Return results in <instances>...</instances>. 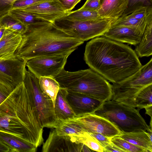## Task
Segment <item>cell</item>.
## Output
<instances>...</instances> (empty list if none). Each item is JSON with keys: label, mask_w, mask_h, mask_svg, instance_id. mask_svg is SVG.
Segmentation results:
<instances>
[{"label": "cell", "mask_w": 152, "mask_h": 152, "mask_svg": "<svg viewBox=\"0 0 152 152\" xmlns=\"http://www.w3.org/2000/svg\"><path fill=\"white\" fill-rule=\"evenodd\" d=\"M22 39L21 34L5 29L0 39V58L7 59L16 57L15 53Z\"/></svg>", "instance_id": "17"}, {"label": "cell", "mask_w": 152, "mask_h": 152, "mask_svg": "<svg viewBox=\"0 0 152 152\" xmlns=\"http://www.w3.org/2000/svg\"><path fill=\"white\" fill-rule=\"evenodd\" d=\"M101 37L86 46L84 58L90 68L113 83L125 80L140 69L142 65L130 47Z\"/></svg>", "instance_id": "1"}, {"label": "cell", "mask_w": 152, "mask_h": 152, "mask_svg": "<svg viewBox=\"0 0 152 152\" xmlns=\"http://www.w3.org/2000/svg\"><path fill=\"white\" fill-rule=\"evenodd\" d=\"M26 61L16 57L0 58V82L15 89L23 82Z\"/></svg>", "instance_id": "10"}, {"label": "cell", "mask_w": 152, "mask_h": 152, "mask_svg": "<svg viewBox=\"0 0 152 152\" xmlns=\"http://www.w3.org/2000/svg\"><path fill=\"white\" fill-rule=\"evenodd\" d=\"M55 129L60 136H78L86 132L80 124L72 119L58 120Z\"/></svg>", "instance_id": "20"}, {"label": "cell", "mask_w": 152, "mask_h": 152, "mask_svg": "<svg viewBox=\"0 0 152 152\" xmlns=\"http://www.w3.org/2000/svg\"><path fill=\"white\" fill-rule=\"evenodd\" d=\"M70 20L87 21L102 18L97 11L80 10L68 12L66 15L62 18Z\"/></svg>", "instance_id": "27"}, {"label": "cell", "mask_w": 152, "mask_h": 152, "mask_svg": "<svg viewBox=\"0 0 152 152\" xmlns=\"http://www.w3.org/2000/svg\"><path fill=\"white\" fill-rule=\"evenodd\" d=\"M72 119L80 124L88 133L101 134L112 138L118 136L122 132L108 120L94 113L76 117Z\"/></svg>", "instance_id": "11"}, {"label": "cell", "mask_w": 152, "mask_h": 152, "mask_svg": "<svg viewBox=\"0 0 152 152\" xmlns=\"http://www.w3.org/2000/svg\"><path fill=\"white\" fill-rule=\"evenodd\" d=\"M152 14V6H143L137 8L129 14L125 15L140 19L146 18Z\"/></svg>", "instance_id": "32"}, {"label": "cell", "mask_w": 152, "mask_h": 152, "mask_svg": "<svg viewBox=\"0 0 152 152\" xmlns=\"http://www.w3.org/2000/svg\"><path fill=\"white\" fill-rule=\"evenodd\" d=\"M152 84V58L125 80L112 85V99L136 108L135 99L140 91Z\"/></svg>", "instance_id": "6"}, {"label": "cell", "mask_w": 152, "mask_h": 152, "mask_svg": "<svg viewBox=\"0 0 152 152\" xmlns=\"http://www.w3.org/2000/svg\"><path fill=\"white\" fill-rule=\"evenodd\" d=\"M111 142L124 152H146L142 148L125 140L119 136L112 138Z\"/></svg>", "instance_id": "31"}, {"label": "cell", "mask_w": 152, "mask_h": 152, "mask_svg": "<svg viewBox=\"0 0 152 152\" xmlns=\"http://www.w3.org/2000/svg\"><path fill=\"white\" fill-rule=\"evenodd\" d=\"M19 9L52 23L64 17L68 12L58 0H45Z\"/></svg>", "instance_id": "13"}, {"label": "cell", "mask_w": 152, "mask_h": 152, "mask_svg": "<svg viewBox=\"0 0 152 152\" xmlns=\"http://www.w3.org/2000/svg\"><path fill=\"white\" fill-rule=\"evenodd\" d=\"M9 148L0 140V152H9Z\"/></svg>", "instance_id": "41"}, {"label": "cell", "mask_w": 152, "mask_h": 152, "mask_svg": "<svg viewBox=\"0 0 152 152\" xmlns=\"http://www.w3.org/2000/svg\"><path fill=\"white\" fill-rule=\"evenodd\" d=\"M0 131L12 134L27 142L26 132L20 124L0 115Z\"/></svg>", "instance_id": "24"}, {"label": "cell", "mask_w": 152, "mask_h": 152, "mask_svg": "<svg viewBox=\"0 0 152 152\" xmlns=\"http://www.w3.org/2000/svg\"><path fill=\"white\" fill-rule=\"evenodd\" d=\"M29 97L37 111L42 127L55 128L58 123L54 104L51 98L44 93L39 84V79L26 69L23 80Z\"/></svg>", "instance_id": "7"}, {"label": "cell", "mask_w": 152, "mask_h": 152, "mask_svg": "<svg viewBox=\"0 0 152 152\" xmlns=\"http://www.w3.org/2000/svg\"><path fill=\"white\" fill-rule=\"evenodd\" d=\"M39 79L41 90L51 98L54 105L57 94L60 88L59 83L53 77H41Z\"/></svg>", "instance_id": "26"}, {"label": "cell", "mask_w": 152, "mask_h": 152, "mask_svg": "<svg viewBox=\"0 0 152 152\" xmlns=\"http://www.w3.org/2000/svg\"><path fill=\"white\" fill-rule=\"evenodd\" d=\"M70 136L77 142L83 143L93 151L104 152L103 147L98 141L87 132L78 136Z\"/></svg>", "instance_id": "30"}, {"label": "cell", "mask_w": 152, "mask_h": 152, "mask_svg": "<svg viewBox=\"0 0 152 152\" xmlns=\"http://www.w3.org/2000/svg\"><path fill=\"white\" fill-rule=\"evenodd\" d=\"M45 0H17L14 3L12 9H23Z\"/></svg>", "instance_id": "36"}, {"label": "cell", "mask_w": 152, "mask_h": 152, "mask_svg": "<svg viewBox=\"0 0 152 152\" xmlns=\"http://www.w3.org/2000/svg\"><path fill=\"white\" fill-rule=\"evenodd\" d=\"M60 87L68 91L82 94L102 102L112 99V85L91 68L75 72L63 69L53 77Z\"/></svg>", "instance_id": "4"}, {"label": "cell", "mask_w": 152, "mask_h": 152, "mask_svg": "<svg viewBox=\"0 0 152 152\" xmlns=\"http://www.w3.org/2000/svg\"><path fill=\"white\" fill-rule=\"evenodd\" d=\"M66 97L76 117L94 113L104 102L82 94L69 91Z\"/></svg>", "instance_id": "14"}, {"label": "cell", "mask_w": 152, "mask_h": 152, "mask_svg": "<svg viewBox=\"0 0 152 152\" xmlns=\"http://www.w3.org/2000/svg\"><path fill=\"white\" fill-rule=\"evenodd\" d=\"M17 0H0V18L12 10L14 3Z\"/></svg>", "instance_id": "34"}, {"label": "cell", "mask_w": 152, "mask_h": 152, "mask_svg": "<svg viewBox=\"0 0 152 152\" xmlns=\"http://www.w3.org/2000/svg\"><path fill=\"white\" fill-rule=\"evenodd\" d=\"M115 20L101 18L87 21L70 20L61 18L53 23L69 35L83 42L102 36Z\"/></svg>", "instance_id": "8"}, {"label": "cell", "mask_w": 152, "mask_h": 152, "mask_svg": "<svg viewBox=\"0 0 152 152\" xmlns=\"http://www.w3.org/2000/svg\"><path fill=\"white\" fill-rule=\"evenodd\" d=\"M89 134L96 140L103 147L111 142V138L108 137L103 134L99 133H88Z\"/></svg>", "instance_id": "39"}, {"label": "cell", "mask_w": 152, "mask_h": 152, "mask_svg": "<svg viewBox=\"0 0 152 152\" xmlns=\"http://www.w3.org/2000/svg\"><path fill=\"white\" fill-rule=\"evenodd\" d=\"M144 108L146 111L145 114L149 115L151 118H152V106L147 107Z\"/></svg>", "instance_id": "42"}, {"label": "cell", "mask_w": 152, "mask_h": 152, "mask_svg": "<svg viewBox=\"0 0 152 152\" xmlns=\"http://www.w3.org/2000/svg\"><path fill=\"white\" fill-rule=\"evenodd\" d=\"M143 34L130 27L111 25L102 36L121 43L136 46L140 42Z\"/></svg>", "instance_id": "15"}, {"label": "cell", "mask_w": 152, "mask_h": 152, "mask_svg": "<svg viewBox=\"0 0 152 152\" xmlns=\"http://www.w3.org/2000/svg\"><path fill=\"white\" fill-rule=\"evenodd\" d=\"M151 19L152 14L146 18L140 19L124 15L114 20L111 25L126 26L135 29L143 33L148 22Z\"/></svg>", "instance_id": "23"}, {"label": "cell", "mask_w": 152, "mask_h": 152, "mask_svg": "<svg viewBox=\"0 0 152 152\" xmlns=\"http://www.w3.org/2000/svg\"><path fill=\"white\" fill-rule=\"evenodd\" d=\"M104 152H124V151L113 144L111 142L103 147Z\"/></svg>", "instance_id": "40"}, {"label": "cell", "mask_w": 152, "mask_h": 152, "mask_svg": "<svg viewBox=\"0 0 152 152\" xmlns=\"http://www.w3.org/2000/svg\"><path fill=\"white\" fill-rule=\"evenodd\" d=\"M70 54L40 56L26 61L28 70L39 78L41 77H54L63 69Z\"/></svg>", "instance_id": "9"}, {"label": "cell", "mask_w": 152, "mask_h": 152, "mask_svg": "<svg viewBox=\"0 0 152 152\" xmlns=\"http://www.w3.org/2000/svg\"><path fill=\"white\" fill-rule=\"evenodd\" d=\"M136 108L140 110L152 106V84L142 89L135 99Z\"/></svg>", "instance_id": "29"}, {"label": "cell", "mask_w": 152, "mask_h": 152, "mask_svg": "<svg viewBox=\"0 0 152 152\" xmlns=\"http://www.w3.org/2000/svg\"><path fill=\"white\" fill-rule=\"evenodd\" d=\"M67 89L60 87L54 105L55 115L57 120H67L76 117L66 99Z\"/></svg>", "instance_id": "19"}, {"label": "cell", "mask_w": 152, "mask_h": 152, "mask_svg": "<svg viewBox=\"0 0 152 152\" xmlns=\"http://www.w3.org/2000/svg\"><path fill=\"white\" fill-rule=\"evenodd\" d=\"M2 28L23 35L27 30V26L8 12L0 18V28Z\"/></svg>", "instance_id": "25"}, {"label": "cell", "mask_w": 152, "mask_h": 152, "mask_svg": "<svg viewBox=\"0 0 152 152\" xmlns=\"http://www.w3.org/2000/svg\"><path fill=\"white\" fill-rule=\"evenodd\" d=\"M129 0H99L97 12L102 18L117 20L124 14Z\"/></svg>", "instance_id": "16"}, {"label": "cell", "mask_w": 152, "mask_h": 152, "mask_svg": "<svg viewBox=\"0 0 152 152\" xmlns=\"http://www.w3.org/2000/svg\"><path fill=\"white\" fill-rule=\"evenodd\" d=\"M140 110L111 99L104 102L94 113L108 120L123 132L152 130L140 114Z\"/></svg>", "instance_id": "5"}, {"label": "cell", "mask_w": 152, "mask_h": 152, "mask_svg": "<svg viewBox=\"0 0 152 152\" xmlns=\"http://www.w3.org/2000/svg\"><path fill=\"white\" fill-rule=\"evenodd\" d=\"M100 7L99 0H87L80 10L97 11Z\"/></svg>", "instance_id": "37"}, {"label": "cell", "mask_w": 152, "mask_h": 152, "mask_svg": "<svg viewBox=\"0 0 152 152\" xmlns=\"http://www.w3.org/2000/svg\"><path fill=\"white\" fill-rule=\"evenodd\" d=\"M9 13L27 26L33 24L48 22L37 18L30 12L19 9H12Z\"/></svg>", "instance_id": "28"}, {"label": "cell", "mask_w": 152, "mask_h": 152, "mask_svg": "<svg viewBox=\"0 0 152 152\" xmlns=\"http://www.w3.org/2000/svg\"><path fill=\"white\" fill-rule=\"evenodd\" d=\"M135 52L140 57L152 55V19L148 22L139 43L135 46Z\"/></svg>", "instance_id": "21"}, {"label": "cell", "mask_w": 152, "mask_h": 152, "mask_svg": "<svg viewBox=\"0 0 152 152\" xmlns=\"http://www.w3.org/2000/svg\"><path fill=\"white\" fill-rule=\"evenodd\" d=\"M143 6H152V0H129L127 8L122 16L128 15L137 8Z\"/></svg>", "instance_id": "33"}, {"label": "cell", "mask_w": 152, "mask_h": 152, "mask_svg": "<svg viewBox=\"0 0 152 152\" xmlns=\"http://www.w3.org/2000/svg\"><path fill=\"white\" fill-rule=\"evenodd\" d=\"M146 132L143 131L129 133L122 132L118 136L142 148L146 152H152V141L150 140Z\"/></svg>", "instance_id": "22"}, {"label": "cell", "mask_w": 152, "mask_h": 152, "mask_svg": "<svg viewBox=\"0 0 152 152\" xmlns=\"http://www.w3.org/2000/svg\"><path fill=\"white\" fill-rule=\"evenodd\" d=\"M67 12H70L81 0H58Z\"/></svg>", "instance_id": "38"}, {"label": "cell", "mask_w": 152, "mask_h": 152, "mask_svg": "<svg viewBox=\"0 0 152 152\" xmlns=\"http://www.w3.org/2000/svg\"><path fill=\"white\" fill-rule=\"evenodd\" d=\"M0 140L9 148V152H36L32 144L10 133L0 131Z\"/></svg>", "instance_id": "18"}, {"label": "cell", "mask_w": 152, "mask_h": 152, "mask_svg": "<svg viewBox=\"0 0 152 152\" xmlns=\"http://www.w3.org/2000/svg\"><path fill=\"white\" fill-rule=\"evenodd\" d=\"M82 143H78L70 136L58 135L54 129L43 143L42 152H81L92 151Z\"/></svg>", "instance_id": "12"}, {"label": "cell", "mask_w": 152, "mask_h": 152, "mask_svg": "<svg viewBox=\"0 0 152 152\" xmlns=\"http://www.w3.org/2000/svg\"><path fill=\"white\" fill-rule=\"evenodd\" d=\"M0 115L20 124L28 142L37 148L43 143V127L23 82L0 104Z\"/></svg>", "instance_id": "3"}, {"label": "cell", "mask_w": 152, "mask_h": 152, "mask_svg": "<svg viewBox=\"0 0 152 152\" xmlns=\"http://www.w3.org/2000/svg\"><path fill=\"white\" fill-rule=\"evenodd\" d=\"M83 41L72 37L48 22L27 26L16 57L27 61L42 56L70 54Z\"/></svg>", "instance_id": "2"}, {"label": "cell", "mask_w": 152, "mask_h": 152, "mask_svg": "<svg viewBox=\"0 0 152 152\" xmlns=\"http://www.w3.org/2000/svg\"><path fill=\"white\" fill-rule=\"evenodd\" d=\"M15 89L0 82V104L7 98Z\"/></svg>", "instance_id": "35"}]
</instances>
